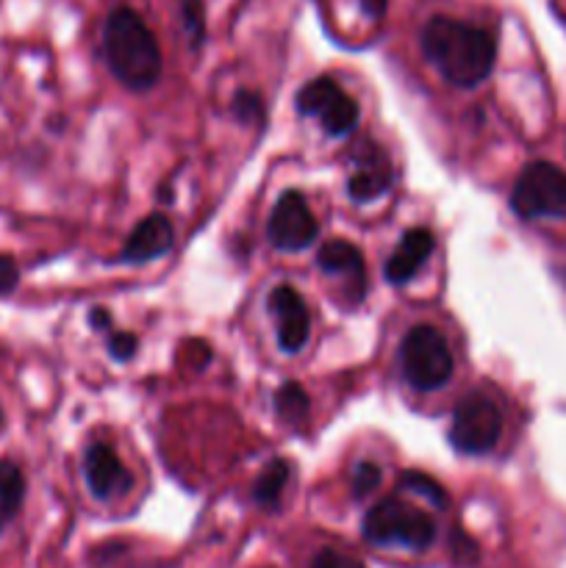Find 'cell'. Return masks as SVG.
Wrapping results in <instances>:
<instances>
[{
  "label": "cell",
  "mask_w": 566,
  "mask_h": 568,
  "mask_svg": "<svg viewBox=\"0 0 566 568\" xmlns=\"http://www.w3.org/2000/svg\"><path fill=\"white\" fill-rule=\"evenodd\" d=\"M420 44L438 75L461 89H475L486 81L497 61V42L492 33L455 17H431L422 28Z\"/></svg>",
  "instance_id": "obj_1"
},
{
  "label": "cell",
  "mask_w": 566,
  "mask_h": 568,
  "mask_svg": "<svg viewBox=\"0 0 566 568\" xmlns=\"http://www.w3.org/2000/svg\"><path fill=\"white\" fill-rule=\"evenodd\" d=\"M105 64L133 92L155 87L161 78V48L148 22L128 6L111 11L103 26Z\"/></svg>",
  "instance_id": "obj_2"
},
{
  "label": "cell",
  "mask_w": 566,
  "mask_h": 568,
  "mask_svg": "<svg viewBox=\"0 0 566 568\" xmlns=\"http://www.w3.org/2000/svg\"><path fill=\"white\" fill-rule=\"evenodd\" d=\"M361 532L375 547H400L425 552L436 541V521L416 505L403 499H381L366 510Z\"/></svg>",
  "instance_id": "obj_3"
},
{
  "label": "cell",
  "mask_w": 566,
  "mask_h": 568,
  "mask_svg": "<svg viewBox=\"0 0 566 568\" xmlns=\"http://www.w3.org/2000/svg\"><path fill=\"white\" fill-rule=\"evenodd\" d=\"M400 369L416 392H436L453 377V353L433 325H416L400 344Z\"/></svg>",
  "instance_id": "obj_4"
},
{
  "label": "cell",
  "mask_w": 566,
  "mask_h": 568,
  "mask_svg": "<svg viewBox=\"0 0 566 568\" xmlns=\"http://www.w3.org/2000/svg\"><path fill=\"white\" fill-rule=\"evenodd\" d=\"M511 209L522 220L566 216V172L549 161L527 164L514 183Z\"/></svg>",
  "instance_id": "obj_5"
},
{
  "label": "cell",
  "mask_w": 566,
  "mask_h": 568,
  "mask_svg": "<svg viewBox=\"0 0 566 568\" xmlns=\"http://www.w3.org/2000/svg\"><path fill=\"white\" fill-rule=\"evenodd\" d=\"M503 433V414L486 394L461 399L449 422V444L464 455H486L497 447Z\"/></svg>",
  "instance_id": "obj_6"
},
{
  "label": "cell",
  "mask_w": 566,
  "mask_h": 568,
  "mask_svg": "<svg viewBox=\"0 0 566 568\" xmlns=\"http://www.w3.org/2000/svg\"><path fill=\"white\" fill-rule=\"evenodd\" d=\"M294 103H297L300 114L316 116L322 131L333 139L353 133V128L361 120L358 103L327 75H320L305 83L297 92V98H294Z\"/></svg>",
  "instance_id": "obj_7"
},
{
  "label": "cell",
  "mask_w": 566,
  "mask_h": 568,
  "mask_svg": "<svg viewBox=\"0 0 566 568\" xmlns=\"http://www.w3.org/2000/svg\"><path fill=\"white\" fill-rule=\"evenodd\" d=\"M320 225H316L314 214H311L309 203L297 189L281 194V200L272 209L270 222H266V236L283 253H300L309 244H314Z\"/></svg>",
  "instance_id": "obj_8"
},
{
  "label": "cell",
  "mask_w": 566,
  "mask_h": 568,
  "mask_svg": "<svg viewBox=\"0 0 566 568\" xmlns=\"http://www.w3.org/2000/svg\"><path fill=\"white\" fill-rule=\"evenodd\" d=\"M270 314L275 316L277 327V344L283 353H300L309 344L311 336V316L309 305L300 297L297 288L292 286H275L270 292Z\"/></svg>",
  "instance_id": "obj_9"
},
{
  "label": "cell",
  "mask_w": 566,
  "mask_h": 568,
  "mask_svg": "<svg viewBox=\"0 0 566 568\" xmlns=\"http://www.w3.org/2000/svg\"><path fill=\"white\" fill-rule=\"evenodd\" d=\"M83 477H87L92 497L100 499V503H111V499L122 497L131 488V475H128V469L109 444H92L87 449V455H83Z\"/></svg>",
  "instance_id": "obj_10"
},
{
  "label": "cell",
  "mask_w": 566,
  "mask_h": 568,
  "mask_svg": "<svg viewBox=\"0 0 566 568\" xmlns=\"http://www.w3.org/2000/svg\"><path fill=\"white\" fill-rule=\"evenodd\" d=\"M172 244H175L172 222L164 214H148L133 227L117 261H122V264H148V261H155L170 253Z\"/></svg>",
  "instance_id": "obj_11"
},
{
  "label": "cell",
  "mask_w": 566,
  "mask_h": 568,
  "mask_svg": "<svg viewBox=\"0 0 566 568\" xmlns=\"http://www.w3.org/2000/svg\"><path fill=\"white\" fill-rule=\"evenodd\" d=\"M433 247H436V242H433V233L427 227H411V231H405L397 250L386 261V270H383L386 281L392 286H405L425 266Z\"/></svg>",
  "instance_id": "obj_12"
},
{
  "label": "cell",
  "mask_w": 566,
  "mask_h": 568,
  "mask_svg": "<svg viewBox=\"0 0 566 568\" xmlns=\"http://www.w3.org/2000/svg\"><path fill=\"white\" fill-rule=\"evenodd\" d=\"M388 186H392L388 161L381 153H370V161L361 164L358 172L347 181V194L355 203H370V200H377L381 194H386Z\"/></svg>",
  "instance_id": "obj_13"
},
{
  "label": "cell",
  "mask_w": 566,
  "mask_h": 568,
  "mask_svg": "<svg viewBox=\"0 0 566 568\" xmlns=\"http://www.w3.org/2000/svg\"><path fill=\"white\" fill-rule=\"evenodd\" d=\"M316 266L327 275H347L364 294V258H361L358 247L350 242H327L316 255Z\"/></svg>",
  "instance_id": "obj_14"
},
{
  "label": "cell",
  "mask_w": 566,
  "mask_h": 568,
  "mask_svg": "<svg viewBox=\"0 0 566 568\" xmlns=\"http://www.w3.org/2000/svg\"><path fill=\"white\" fill-rule=\"evenodd\" d=\"M22 499H26V477H22V469L17 464H11V460H0V532L20 514Z\"/></svg>",
  "instance_id": "obj_15"
},
{
  "label": "cell",
  "mask_w": 566,
  "mask_h": 568,
  "mask_svg": "<svg viewBox=\"0 0 566 568\" xmlns=\"http://www.w3.org/2000/svg\"><path fill=\"white\" fill-rule=\"evenodd\" d=\"M286 483H289L286 460L283 458L270 460V466H266V469L261 471L259 480H255V488H253L255 505H261V508H275V505L281 503V494L283 488H286Z\"/></svg>",
  "instance_id": "obj_16"
},
{
  "label": "cell",
  "mask_w": 566,
  "mask_h": 568,
  "mask_svg": "<svg viewBox=\"0 0 566 568\" xmlns=\"http://www.w3.org/2000/svg\"><path fill=\"white\" fill-rule=\"evenodd\" d=\"M309 394L300 383L289 381L275 392V414L289 425H300L309 416Z\"/></svg>",
  "instance_id": "obj_17"
},
{
  "label": "cell",
  "mask_w": 566,
  "mask_h": 568,
  "mask_svg": "<svg viewBox=\"0 0 566 568\" xmlns=\"http://www.w3.org/2000/svg\"><path fill=\"white\" fill-rule=\"evenodd\" d=\"M403 486L411 488V491L422 494V497H427L433 505H436V508H447V494H444L442 486H438V483H433L431 477L416 475V471H405Z\"/></svg>",
  "instance_id": "obj_18"
},
{
  "label": "cell",
  "mask_w": 566,
  "mask_h": 568,
  "mask_svg": "<svg viewBox=\"0 0 566 568\" xmlns=\"http://www.w3.org/2000/svg\"><path fill=\"white\" fill-rule=\"evenodd\" d=\"M377 483H381V466L372 464V460H364V464H358L353 469V497L355 499H364L366 494H372L377 488Z\"/></svg>",
  "instance_id": "obj_19"
},
{
  "label": "cell",
  "mask_w": 566,
  "mask_h": 568,
  "mask_svg": "<svg viewBox=\"0 0 566 568\" xmlns=\"http://www.w3.org/2000/svg\"><path fill=\"white\" fill-rule=\"evenodd\" d=\"M183 22H186V31L192 37L194 44L203 42L205 33V11L203 0H183Z\"/></svg>",
  "instance_id": "obj_20"
},
{
  "label": "cell",
  "mask_w": 566,
  "mask_h": 568,
  "mask_svg": "<svg viewBox=\"0 0 566 568\" xmlns=\"http://www.w3.org/2000/svg\"><path fill=\"white\" fill-rule=\"evenodd\" d=\"M309 568H366V566L361 564V560L350 558V555L338 552V549H320Z\"/></svg>",
  "instance_id": "obj_21"
},
{
  "label": "cell",
  "mask_w": 566,
  "mask_h": 568,
  "mask_svg": "<svg viewBox=\"0 0 566 568\" xmlns=\"http://www.w3.org/2000/svg\"><path fill=\"white\" fill-rule=\"evenodd\" d=\"M233 111L242 122H259L261 120V98L253 92H239L236 100H233Z\"/></svg>",
  "instance_id": "obj_22"
},
{
  "label": "cell",
  "mask_w": 566,
  "mask_h": 568,
  "mask_svg": "<svg viewBox=\"0 0 566 568\" xmlns=\"http://www.w3.org/2000/svg\"><path fill=\"white\" fill-rule=\"evenodd\" d=\"M137 336L133 333H111L109 338V353L114 355L117 361H131L137 355Z\"/></svg>",
  "instance_id": "obj_23"
},
{
  "label": "cell",
  "mask_w": 566,
  "mask_h": 568,
  "mask_svg": "<svg viewBox=\"0 0 566 568\" xmlns=\"http://www.w3.org/2000/svg\"><path fill=\"white\" fill-rule=\"evenodd\" d=\"M17 281H20L17 264L9 258V255H0V297H3V294L14 292Z\"/></svg>",
  "instance_id": "obj_24"
},
{
  "label": "cell",
  "mask_w": 566,
  "mask_h": 568,
  "mask_svg": "<svg viewBox=\"0 0 566 568\" xmlns=\"http://www.w3.org/2000/svg\"><path fill=\"white\" fill-rule=\"evenodd\" d=\"M358 3L361 11H364L366 17H372V20H381L388 11V0H358Z\"/></svg>",
  "instance_id": "obj_25"
},
{
  "label": "cell",
  "mask_w": 566,
  "mask_h": 568,
  "mask_svg": "<svg viewBox=\"0 0 566 568\" xmlns=\"http://www.w3.org/2000/svg\"><path fill=\"white\" fill-rule=\"evenodd\" d=\"M89 322H92V327H94V331H109V325H111V316H109V311H103V308H94L92 314H89Z\"/></svg>",
  "instance_id": "obj_26"
},
{
  "label": "cell",
  "mask_w": 566,
  "mask_h": 568,
  "mask_svg": "<svg viewBox=\"0 0 566 568\" xmlns=\"http://www.w3.org/2000/svg\"><path fill=\"white\" fill-rule=\"evenodd\" d=\"M3 427H6V416H3V408H0V433H3Z\"/></svg>",
  "instance_id": "obj_27"
}]
</instances>
